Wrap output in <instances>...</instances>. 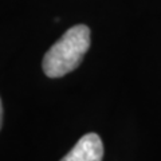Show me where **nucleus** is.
<instances>
[{
    "label": "nucleus",
    "instance_id": "obj_1",
    "mask_svg": "<svg viewBox=\"0 0 161 161\" xmlns=\"http://www.w3.org/2000/svg\"><path fill=\"white\" fill-rule=\"evenodd\" d=\"M90 47V30L85 24L74 26L55 42L43 58V71L59 78L77 69Z\"/></svg>",
    "mask_w": 161,
    "mask_h": 161
},
{
    "label": "nucleus",
    "instance_id": "obj_3",
    "mask_svg": "<svg viewBox=\"0 0 161 161\" xmlns=\"http://www.w3.org/2000/svg\"><path fill=\"white\" fill-rule=\"evenodd\" d=\"M3 124V106H2V99H0V129H2Z\"/></svg>",
    "mask_w": 161,
    "mask_h": 161
},
{
    "label": "nucleus",
    "instance_id": "obj_2",
    "mask_svg": "<svg viewBox=\"0 0 161 161\" xmlns=\"http://www.w3.org/2000/svg\"><path fill=\"white\" fill-rule=\"evenodd\" d=\"M103 144L98 134L87 133L60 161H102Z\"/></svg>",
    "mask_w": 161,
    "mask_h": 161
}]
</instances>
